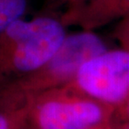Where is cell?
<instances>
[{
    "instance_id": "1",
    "label": "cell",
    "mask_w": 129,
    "mask_h": 129,
    "mask_svg": "<svg viewBox=\"0 0 129 129\" xmlns=\"http://www.w3.org/2000/svg\"><path fill=\"white\" fill-rule=\"evenodd\" d=\"M64 23L52 16L18 19L0 33V44L10 50L11 63L18 72L41 69L66 37Z\"/></svg>"
},
{
    "instance_id": "2",
    "label": "cell",
    "mask_w": 129,
    "mask_h": 129,
    "mask_svg": "<svg viewBox=\"0 0 129 129\" xmlns=\"http://www.w3.org/2000/svg\"><path fill=\"white\" fill-rule=\"evenodd\" d=\"M74 79L81 91L96 100L123 101L129 96V50H105L86 61Z\"/></svg>"
},
{
    "instance_id": "3",
    "label": "cell",
    "mask_w": 129,
    "mask_h": 129,
    "mask_svg": "<svg viewBox=\"0 0 129 129\" xmlns=\"http://www.w3.org/2000/svg\"><path fill=\"white\" fill-rule=\"evenodd\" d=\"M107 50L103 39L93 31L66 35L55 54L41 69V79L46 82H61L74 78L86 61Z\"/></svg>"
},
{
    "instance_id": "4",
    "label": "cell",
    "mask_w": 129,
    "mask_h": 129,
    "mask_svg": "<svg viewBox=\"0 0 129 129\" xmlns=\"http://www.w3.org/2000/svg\"><path fill=\"white\" fill-rule=\"evenodd\" d=\"M102 118L101 107L90 101H48L37 112L40 129H87Z\"/></svg>"
},
{
    "instance_id": "5",
    "label": "cell",
    "mask_w": 129,
    "mask_h": 129,
    "mask_svg": "<svg viewBox=\"0 0 129 129\" xmlns=\"http://www.w3.org/2000/svg\"><path fill=\"white\" fill-rule=\"evenodd\" d=\"M61 21L86 31L120 21L129 14V0H68Z\"/></svg>"
},
{
    "instance_id": "6",
    "label": "cell",
    "mask_w": 129,
    "mask_h": 129,
    "mask_svg": "<svg viewBox=\"0 0 129 129\" xmlns=\"http://www.w3.org/2000/svg\"><path fill=\"white\" fill-rule=\"evenodd\" d=\"M27 7V0H0V33L21 18Z\"/></svg>"
},
{
    "instance_id": "7",
    "label": "cell",
    "mask_w": 129,
    "mask_h": 129,
    "mask_svg": "<svg viewBox=\"0 0 129 129\" xmlns=\"http://www.w3.org/2000/svg\"><path fill=\"white\" fill-rule=\"evenodd\" d=\"M118 25H119L117 29L118 37L126 45L125 49L129 50V14L124 16L122 19H120Z\"/></svg>"
},
{
    "instance_id": "8",
    "label": "cell",
    "mask_w": 129,
    "mask_h": 129,
    "mask_svg": "<svg viewBox=\"0 0 129 129\" xmlns=\"http://www.w3.org/2000/svg\"><path fill=\"white\" fill-rule=\"evenodd\" d=\"M0 129H9V122L3 115L0 114Z\"/></svg>"
},
{
    "instance_id": "9",
    "label": "cell",
    "mask_w": 129,
    "mask_h": 129,
    "mask_svg": "<svg viewBox=\"0 0 129 129\" xmlns=\"http://www.w3.org/2000/svg\"><path fill=\"white\" fill-rule=\"evenodd\" d=\"M53 5H62V4H66L68 2V0H50Z\"/></svg>"
},
{
    "instance_id": "10",
    "label": "cell",
    "mask_w": 129,
    "mask_h": 129,
    "mask_svg": "<svg viewBox=\"0 0 129 129\" xmlns=\"http://www.w3.org/2000/svg\"><path fill=\"white\" fill-rule=\"evenodd\" d=\"M128 111H129V102H128Z\"/></svg>"
}]
</instances>
